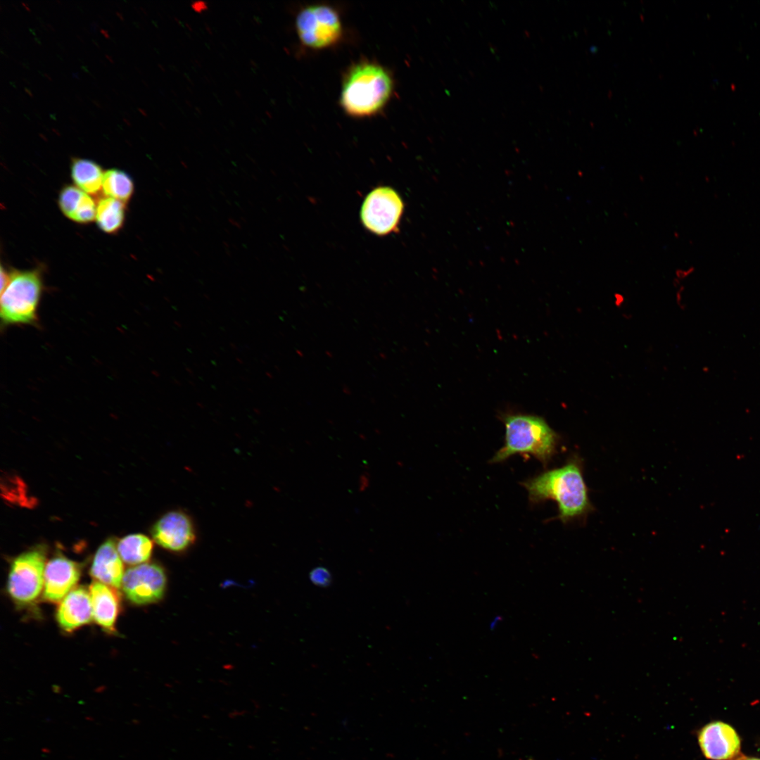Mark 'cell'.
Segmentation results:
<instances>
[{"mask_svg": "<svg viewBox=\"0 0 760 760\" xmlns=\"http://www.w3.org/2000/svg\"><path fill=\"white\" fill-rule=\"evenodd\" d=\"M125 203L110 197L101 198L96 205V220L106 233L113 234L122 227L125 220Z\"/></svg>", "mask_w": 760, "mask_h": 760, "instance_id": "18", "label": "cell"}, {"mask_svg": "<svg viewBox=\"0 0 760 760\" xmlns=\"http://www.w3.org/2000/svg\"><path fill=\"white\" fill-rule=\"evenodd\" d=\"M58 205L62 213L76 222L88 223L96 218V205L94 201L77 186H64L59 194Z\"/></svg>", "mask_w": 760, "mask_h": 760, "instance_id": "15", "label": "cell"}, {"mask_svg": "<svg viewBox=\"0 0 760 760\" xmlns=\"http://www.w3.org/2000/svg\"><path fill=\"white\" fill-rule=\"evenodd\" d=\"M44 284L39 269L13 270L1 291V328L11 326L39 327V308Z\"/></svg>", "mask_w": 760, "mask_h": 760, "instance_id": "4", "label": "cell"}, {"mask_svg": "<svg viewBox=\"0 0 760 760\" xmlns=\"http://www.w3.org/2000/svg\"><path fill=\"white\" fill-rule=\"evenodd\" d=\"M115 589L98 581L90 585L94 619L109 632L115 631L120 609V597Z\"/></svg>", "mask_w": 760, "mask_h": 760, "instance_id": "14", "label": "cell"}, {"mask_svg": "<svg viewBox=\"0 0 760 760\" xmlns=\"http://www.w3.org/2000/svg\"><path fill=\"white\" fill-rule=\"evenodd\" d=\"M8 281V272L5 270L3 266L1 267V291H2L6 287Z\"/></svg>", "mask_w": 760, "mask_h": 760, "instance_id": "21", "label": "cell"}, {"mask_svg": "<svg viewBox=\"0 0 760 760\" xmlns=\"http://www.w3.org/2000/svg\"><path fill=\"white\" fill-rule=\"evenodd\" d=\"M80 574L79 564L65 557L50 559L44 571V599L51 602L63 599L76 585Z\"/></svg>", "mask_w": 760, "mask_h": 760, "instance_id": "11", "label": "cell"}, {"mask_svg": "<svg viewBox=\"0 0 760 760\" xmlns=\"http://www.w3.org/2000/svg\"><path fill=\"white\" fill-rule=\"evenodd\" d=\"M698 742L704 756L711 760H731L740 750L735 730L722 721H712L698 732Z\"/></svg>", "mask_w": 760, "mask_h": 760, "instance_id": "10", "label": "cell"}, {"mask_svg": "<svg viewBox=\"0 0 760 760\" xmlns=\"http://www.w3.org/2000/svg\"><path fill=\"white\" fill-rule=\"evenodd\" d=\"M403 209V202L394 189L379 186L366 196L360 217L367 229L377 235H386L397 229Z\"/></svg>", "mask_w": 760, "mask_h": 760, "instance_id": "7", "label": "cell"}, {"mask_svg": "<svg viewBox=\"0 0 760 760\" xmlns=\"http://www.w3.org/2000/svg\"><path fill=\"white\" fill-rule=\"evenodd\" d=\"M296 27L302 43L313 49L335 44L342 33L337 12L326 5L310 6L300 11L296 16Z\"/></svg>", "mask_w": 760, "mask_h": 760, "instance_id": "6", "label": "cell"}, {"mask_svg": "<svg viewBox=\"0 0 760 760\" xmlns=\"http://www.w3.org/2000/svg\"><path fill=\"white\" fill-rule=\"evenodd\" d=\"M736 760H760V759L756 757L740 756Z\"/></svg>", "mask_w": 760, "mask_h": 760, "instance_id": "22", "label": "cell"}, {"mask_svg": "<svg viewBox=\"0 0 760 760\" xmlns=\"http://www.w3.org/2000/svg\"><path fill=\"white\" fill-rule=\"evenodd\" d=\"M102 189L106 197L126 203L134 192V183L124 171L110 169L103 172Z\"/></svg>", "mask_w": 760, "mask_h": 760, "instance_id": "19", "label": "cell"}, {"mask_svg": "<svg viewBox=\"0 0 760 760\" xmlns=\"http://www.w3.org/2000/svg\"><path fill=\"white\" fill-rule=\"evenodd\" d=\"M392 90V78L384 68L362 62L351 68L345 78L341 103L350 115L370 116L385 106Z\"/></svg>", "mask_w": 760, "mask_h": 760, "instance_id": "3", "label": "cell"}, {"mask_svg": "<svg viewBox=\"0 0 760 760\" xmlns=\"http://www.w3.org/2000/svg\"><path fill=\"white\" fill-rule=\"evenodd\" d=\"M117 549L124 562L131 565H139L150 559L153 551V543L144 534H130L119 540Z\"/></svg>", "mask_w": 760, "mask_h": 760, "instance_id": "17", "label": "cell"}, {"mask_svg": "<svg viewBox=\"0 0 760 760\" xmlns=\"http://www.w3.org/2000/svg\"><path fill=\"white\" fill-rule=\"evenodd\" d=\"M56 619L60 626L70 632L94 619L90 593L83 586L72 589L60 603Z\"/></svg>", "mask_w": 760, "mask_h": 760, "instance_id": "12", "label": "cell"}, {"mask_svg": "<svg viewBox=\"0 0 760 760\" xmlns=\"http://www.w3.org/2000/svg\"><path fill=\"white\" fill-rule=\"evenodd\" d=\"M45 552L39 548L18 555L10 569L7 590L18 604H28L39 597L44 584Z\"/></svg>", "mask_w": 760, "mask_h": 760, "instance_id": "5", "label": "cell"}, {"mask_svg": "<svg viewBox=\"0 0 760 760\" xmlns=\"http://www.w3.org/2000/svg\"><path fill=\"white\" fill-rule=\"evenodd\" d=\"M124 574L122 560L115 542L113 538L108 539L98 548L90 568V574L102 583L119 588L122 585Z\"/></svg>", "mask_w": 760, "mask_h": 760, "instance_id": "13", "label": "cell"}, {"mask_svg": "<svg viewBox=\"0 0 760 760\" xmlns=\"http://www.w3.org/2000/svg\"><path fill=\"white\" fill-rule=\"evenodd\" d=\"M310 580L317 586L327 587L331 582V575L327 569L319 566L310 572Z\"/></svg>", "mask_w": 760, "mask_h": 760, "instance_id": "20", "label": "cell"}, {"mask_svg": "<svg viewBox=\"0 0 760 760\" xmlns=\"http://www.w3.org/2000/svg\"><path fill=\"white\" fill-rule=\"evenodd\" d=\"M71 177L77 186L88 194H96L102 187L103 173L92 160L74 158L71 163Z\"/></svg>", "mask_w": 760, "mask_h": 760, "instance_id": "16", "label": "cell"}, {"mask_svg": "<svg viewBox=\"0 0 760 760\" xmlns=\"http://www.w3.org/2000/svg\"><path fill=\"white\" fill-rule=\"evenodd\" d=\"M151 533L156 544L172 552L186 551L196 539L193 519L182 509L170 510L163 514L152 526Z\"/></svg>", "mask_w": 760, "mask_h": 760, "instance_id": "9", "label": "cell"}, {"mask_svg": "<svg viewBox=\"0 0 760 760\" xmlns=\"http://www.w3.org/2000/svg\"><path fill=\"white\" fill-rule=\"evenodd\" d=\"M163 569L154 563H145L128 569L124 574L122 588L127 598L136 604L159 601L166 588Z\"/></svg>", "mask_w": 760, "mask_h": 760, "instance_id": "8", "label": "cell"}, {"mask_svg": "<svg viewBox=\"0 0 760 760\" xmlns=\"http://www.w3.org/2000/svg\"><path fill=\"white\" fill-rule=\"evenodd\" d=\"M531 502H556L557 518L566 524L585 519L594 510L583 477V460L574 455L562 467L547 470L523 482Z\"/></svg>", "mask_w": 760, "mask_h": 760, "instance_id": "1", "label": "cell"}, {"mask_svg": "<svg viewBox=\"0 0 760 760\" xmlns=\"http://www.w3.org/2000/svg\"><path fill=\"white\" fill-rule=\"evenodd\" d=\"M503 446L490 462H502L516 454L533 456L547 466L557 452L559 437L542 417L527 414L506 415Z\"/></svg>", "mask_w": 760, "mask_h": 760, "instance_id": "2", "label": "cell"}]
</instances>
